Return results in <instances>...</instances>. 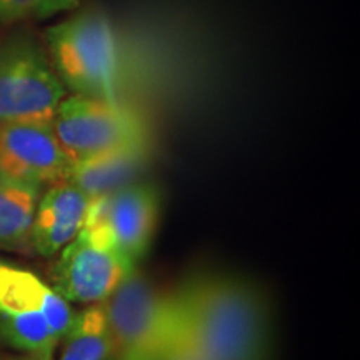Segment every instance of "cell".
Instances as JSON below:
<instances>
[{
  "mask_svg": "<svg viewBox=\"0 0 360 360\" xmlns=\"http://www.w3.org/2000/svg\"><path fill=\"white\" fill-rule=\"evenodd\" d=\"M169 297L180 332L199 360H269L270 312L245 278L200 274Z\"/></svg>",
  "mask_w": 360,
  "mask_h": 360,
  "instance_id": "cell-1",
  "label": "cell"
},
{
  "mask_svg": "<svg viewBox=\"0 0 360 360\" xmlns=\"http://www.w3.org/2000/svg\"><path fill=\"white\" fill-rule=\"evenodd\" d=\"M51 62L75 96L119 101L120 51L105 13L85 11L47 30Z\"/></svg>",
  "mask_w": 360,
  "mask_h": 360,
  "instance_id": "cell-2",
  "label": "cell"
},
{
  "mask_svg": "<svg viewBox=\"0 0 360 360\" xmlns=\"http://www.w3.org/2000/svg\"><path fill=\"white\" fill-rule=\"evenodd\" d=\"M75 312L32 270L0 260V337L22 350L52 360Z\"/></svg>",
  "mask_w": 360,
  "mask_h": 360,
  "instance_id": "cell-3",
  "label": "cell"
},
{
  "mask_svg": "<svg viewBox=\"0 0 360 360\" xmlns=\"http://www.w3.org/2000/svg\"><path fill=\"white\" fill-rule=\"evenodd\" d=\"M103 307L114 357L122 360H150L175 328L169 294H162L137 269L103 300Z\"/></svg>",
  "mask_w": 360,
  "mask_h": 360,
  "instance_id": "cell-4",
  "label": "cell"
},
{
  "mask_svg": "<svg viewBox=\"0 0 360 360\" xmlns=\"http://www.w3.org/2000/svg\"><path fill=\"white\" fill-rule=\"evenodd\" d=\"M53 132L72 165L117 148L147 143V129L119 101L72 96L60 102Z\"/></svg>",
  "mask_w": 360,
  "mask_h": 360,
  "instance_id": "cell-5",
  "label": "cell"
},
{
  "mask_svg": "<svg viewBox=\"0 0 360 360\" xmlns=\"http://www.w3.org/2000/svg\"><path fill=\"white\" fill-rule=\"evenodd\" d=\"M65 87L42 49L29 39L0 47V124H52Z\"/></svg>",
  "mask_w": 360,
  "mask_h": 360,
  "instance_id": "cell-6",
  "label": "cell"
},
{
  "mask_svg": "<svg viewBox=\"0 0 360 360\" xmlns=\"http://www.w3.org/2000/svg\"><path fill=\"white\" fill-rule=\"evenodd\" d=\"M137 269L107 238L82 229L77 237L62 249L52 265L53 289L67 302L98 304L110 297L120 282Z\"/></svg>",
  "mask_w": 360,
  "mask_h": 360,
  "instance_id": "cell-7",
  "label": "cell"
},
{
  "mask_svg": "<svg viewBox=\"0 0 360 360\" xmlns=\"http://www.w3.org/2000/svg\"><path fill=\"white\" fill-rule=\"evenodd\" d=\"M160 217V195L154 184H129L119 191L90 200L85 229L110 242L137 265L154 240Z\"/></svg>",
  "mask_w": 360,
  "mask_h": 360,
  "instance_id": "cell-8",
  "label": "cell"
},
{
  "mask_svg": "<svg viewBox=\"0 0 360 360\" xmlns=\"http://www.w3.org/2000/svg\"><path fill=\"white\" fill-rule=\"evenodd\" d=\"M70 167L52 124H0V174L42 188L69 179Z\"/></svg>",
  "mask_w": 360,
  "mask_h": 360,
  "instance_id": "cell-9",
  "label": "cell"
},
{
  "mask_svg": "<svg viewBox=\"0 0 360 360\" xmlns=\"http://www.w3.org/2000/svg\"><path fill=\"white\" fill-rule=\"evenodd\" d=\"M90 199L69 180L52 184L39 199L32 224V252L56 255L84 229Z\"/></svg>",
  "mask_w": 360,
  "mask_h": 360,
  "instance_id": "cell-10",
  "label": "cell"
},
{
  "mask_svg": "<svg viewBox=\"0 0 360 360\" xmlns=\"http://www.w3.org/2000/svg\"><path fill=\"white\" fill-rule=\"evenodd\" d=\"M147 165V143L124 147L74 164L67 180L94 200L137 182Z\"/></svg>",
  "mask_w": 360,
  "mask_h": 360,
  "instance_id": "cell-11",
  "label": "cell"
},
{
  "mask_svg": "<svg viewBox=\"0 0 360 360\" xmlns=\"http://www.w3.org/2000/svg\"><path fill=\"white\" fill-rule=\"evenodd\" d=\"M40 191L34 184L0 174V249L32 252V224Z\"/></svg>",
  "mask_w": 360,
  "mask_h": 360,
  "instance_id": "cell-12",
  "label": "cell"
},
{
  "mask_svg": "<svg viewBox=\"0 0 360 360\" xmlns=\"http://www.w3.org/2000/svg\"><path fill=\"white\" fill-rule=\"evenodd\" d=\"M62 345L58 360H110L114 342L107 326L103 302L90 304L75 312L72 326L58 342Z\"/></svg>",
  "mask_w": 360,
  "mask_h": 360,
  "instance_id": "cell-13",
  "label": "cell"
},
{
  "mask_svg": "<svg viewBox=\"0 0 360 360\" xmlns=\"http://www.w3.org/2000/svg\"><path fill=\"white\" fill-rule=\"evenodd\" d=\"M80 0H0V24L45 19L79 7Z\"/></svg>",
  "mask_w": 360,
  "mask_h": 360,
  "instance_id": "cell-14",
  "label": "cell"
},
{
  "mask_svg": "<svg viewBox=\"0 0 360 360\" xmlns=\"http://www.w3.org/2000/svg\"><path fill=\"white\" fill-rule=\"evenodd\" d=\"M150 360H199V357H197L191 345H188L186 337L180 332L177 321H175L174 332L169 335V339L157 349V352Z\"/></svg>",
  "mask_w": 360,
  "mask_h": 360,
  "instance_id": "cell-15",
  "label": "cell"
},
{
  "mask_svg": "<svg viewBox=\"0 0 360 360\" xmlns=\"http://www.w3.org/2000/svg\"><path fill=\"white\" fill-rule=\"evenodd\" d=\"M19 360H45V359H40V357H34V355H29L27 359H19Z\"/></svg>",
  "mask_w": 360,
  "mask_h": 360,
  "instance_id": "cell-16",
  "label": "cell"
},
{
  "mask_svg": "<svg viewBox=\"0 0 360 360\" xmlns=\"http://www.w3.org/2000/svg\"><path fill=\"white\" fill-rule=\"evenodd\" d=\"M110 360H122V359H119V357H112Z\"/></svg>",
  "mask_w": 360,
  "mask_h": 360,
  "instance_id": "cell-17",
  "label": "cell"
}]
</instances>
